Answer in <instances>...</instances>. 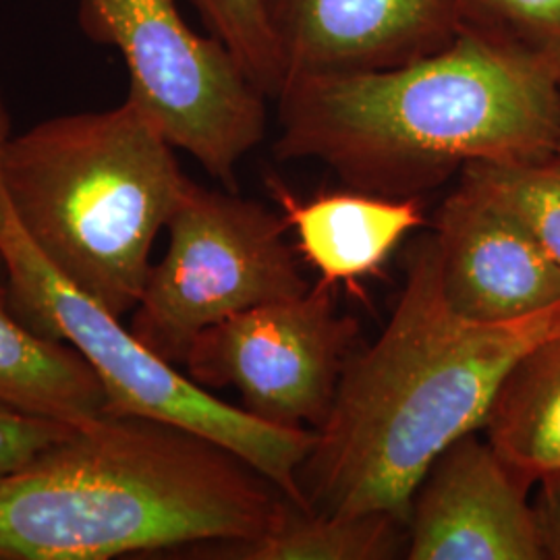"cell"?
<instances>
[{
    "instance_id": "6da1fadb",
    "label": "cell",
    "mask_w": 560,
    "mask_h": 560,
    "mask_svg": "<svg viewBox=\"0 0 560 560\" xmlns=\"http://www.w3.org/2000/svg\"><path fill=\"white\" fill-rule=\"evenodd\" d=\"M279 161H318L349 189L421 198L471 162L541 161L560 145V75L460 30L407 65L287 81Z\"/></svg>"
},
{
    "instance_id": "7a4b0ae2",
    "label": "cell",
    "mask_w": 560,
    "mask_h": 560,
    "mask_svg": "<svg viewBox=\"0 0 560 560\" xmlns=\"http://www.w3.org/2000/svg\"><path fill=\"white\" fill-rule=\"evenodd\" d=\"M560 335V305L483 324L451 310L434 235L407 252V279L381 337L347 363L332 413L303 463L312 511L409 517L411 497L451 444L481 432L515 363Z\"/></svg>"
},
{
    "instance_id": "3957f363",
    "label": "cell",
    "mask_w": 560,
    "mask_h": 560,
    "mask_svg": "<svg viewBox=\"0 0 560 560\" xmlns=\"http://www.w3.org/2000/svg\"><path fill=\"white\" fill-rule=\"evenodd\" d=\"M284 499L221 442L104 413L0 476V559L106 560L252 540Z\"/></svg>"
},
{
    "instance_id": "277c9868",
    "label": "cell",
    "mask_w": 560,
    "mask_h": 560,
    "mask_svg": "<svg viewBox=\"0 0 560 560\" xmlns=\"http://www.w3.org/2000/svg\"><path fill=\"white\" fill-rule=\"evenodd\" d=\"M2 180L23 231L65 279L122 318L140 303L154 241L189 177L175 148L125 98L11 136Z\"/></svg>"
},
{
    "instance_id": "5b68a950",
    "label": "cell",
    "mask_w": 560,
    "mask_h": 560,
    "mask_svg": "<svg viewBox=\"0 0 560 560\" xmlns=\"http://www.w3.org/2000/svg\"><path fill=\"white\" fill-rule=\"evenodd\" d=\"M11 136V113L0 85V261L15 316L42 337L71 345L92 363L108 395L106 413L150 416L221 442L289 501L305 506L301 467L318 432L272 425L241 405L217 399L177 365L141 347L129 326L65 279L23 231L7 198L2 152Z\"/></svg>"
},
{
    "instance_id": "8992f818",
    "label": "cell",
    "mask_w": 560,
    "mask_h": 560,
    "mask_svg": "<svg viewBox=\"0 0 560 560\" xmlns=\"http://www.w3.org/2000/svg\"><path fill=\"white\" fill-rule=\"evenodd\" d=\"M80 25L115 46L127 98L175 150L237 191L241 161L266 138V94L217 36L194 32L177 0H81Z\"/></svg>"
},
{
    "instance_id": "52a82bcc",
    "label": "cell",
    "mask_w": 560,
    "mask_h": 560,
    "mask_svg": "<svg viewBox=\"0 0 560 560\" xmlns=\"http://www.w3.org/2000/svg\"><path fill=\"white\" fill-rule=\"evenodd\" d=\"M166 231V254L150 270L129 330L171 365H183L210 326L310 291L282 214L237 191L189 179Z\"/></svg>"
},
{
    "instance_id": "ba28073f",
    "label": "cell",
    "mask_w": 560,
    "mask_h": 560,
    "mask_svg": "<svg viewBox=\"0 0 560 560\" xmlns=\"http://www.w3.org/2000/svg\"><path fill=\"white\" fill-rule=\"evenodd\" d=\"M360 324L337 314L332 287L235 314L203 330L183 361L201 388L233 386L254 418L320 432L332 413Z\"/></svg>"
},
{
    "instance_id": "9c48e42d",
    "label": "cell",
    "mask_w": 560,
    "mask_h": 560,
    "mask_svg": "<svg viewBox=\"0 0 560 560\" xmlns=\"http://www.w3.org/2000/svg\"><path fill=\"white\" fill-rule=\"evenodd\" d=\"M527 490L478 432L453 442L411 497L405 559L546 560Z\"/></svg>"
},
{
    "instance_id": "30bf717a",
    "label": "cell",
    "mask_w": 560,
    "mask_h": 560,
    "mask_svg": "<svg viewBox=\"0 0 560 560\" xmlns=\"http://www.w3.org/2000/svg\"><path fill=\"white\" fill-rule=\"evenodd\" d=\"M264 4L284 83L393 69L441 52L460 34L457 0H264Z\"/></svg>"
},
{
    "instance_id": "8fae6325",
    "label": "cell",
    "mask_w": 560,
    "mask_h": 560,
    "mask_svg": "<svg viewBox=\"0 0 560 560\" xmlns=\"http://www.w3.org/2000/svg\"><path fill=\"white\" fill-rule=\"evenodd\" d=\"M444 300L483 324L513 322L560 305V268L480 189L459 179L434 221Z\"/></svg>"
},
{
    "instance_id": "7c38bea8",
    "label": "cell",
    "mask_w": 560,
    "mask_h": 560,
    "mask_svg": "<svg viewBox=\"0 0 560 560\" xmlns=\"http://www.w3.org/2000/svg\"><path fill=\"white\" fill-rule=\"evenodd\" d=\"M266 187L295 233L301 256L320 272V284L332 289L378 275L400 241L425 221L420 198L347 189L300 200L277 177H268Z\"/></svg>"
},
{
    "instance_id": "4fadbf2b",
    "label": "cell",
    "mask_w": 560,
    "mask_h": 560,
    "mask_svg": "<svg viewBox=\"0 0 560 560\" xmlns=\"http://www.w3.org/2000/svg\"><path fill=\"white\" fill-rule=\"evenodd\" d=\"M0 402L23 413L83 425L106 413L108 395L92 363L15 316L0 289Z\"/></svg>"
},
{
    "instance_id": "5bb4252c",
    "label": "cell",
    "mask_w": 560,
    "mask_h": 560,
    "mask_svg": "<svg viewBox=\"0 0 560 560\" xmlns=\"http://www.w3.org/2000/svg\"><path fill=\"white\" fill-rule=\"evenodd\" d=\"M523 486L560 471V335L525 353L494 397L481 428Z\"/></svg>"
},
{
    "instance_id": "9a60e30c",
    "label": "cell",
    "mask_w": 560,
    "mask_h": 560,
    "mask_svg": "<svg viewBox=\"0 0 560 560\" xmlns=\"http://www.w3.org/2000/svg\"><path fill=\"white\" fill-rule=\"evenodd\" d=\"M210 559H405L407 521L386 511L330 515L284 499L277 520L252 540L208 544Z\"/></svg>"
},
{
    "instance_id": "2e32d148",
    "label": "cell",
    "mask_w": 560,
    "mask_h": 560,
    "mask_svg": "<svg viewBox=\"0 0 560 560\" xmlns=\"http://www.w3.org/2000/svg\"><path fill=\"white\" fill-rule=\"evenodd\" d=\"M534 237L560 268V156L471 162L459 175Z\"/></svg>"
},
{
    "instance_id": "e0dca14e",
    "label": "cell",
    "mask_w": 560,
    "mask_h": 560,
    "mask_svg": "<svg viewBox=\"0 0 560 560\" xmlns=\"http://www.w3.org/2000/svg\"><path fill=\"white\" fill-rule=\"evenodd\" d=\"M460 30L513 46L560 75V0H457Z\"/></svg>"
},
{
    "instance_id": "ac0fdd59",
    "label": "cell",
    "mask_w": 560,
    "mask_h": 560,
    "mask_svg": "<svg viewBox=\"0 0 560 560\" xmlns=\"http://www.w3.org/2000/svg\"><path fill=\"white\" fill-rule=\"evenodd\" d=\"M210 34L226 44L266 98L277 101L284 85L279 46L264 0H194Z\"/></svg>"
},
{
    "instance_id": "d6986e66",
    "label": "cell",
    "mask_w": 560,
    "mask_h": 560,
    "mask_svg": "<svg viewBox=\"0 0 560 560\" xmlns=\"http://www.w3.org/2000/svg\"><path fill=\"white\" fill-rule=\"evenodd\" d=\"M73 428V423L23 413L0 402V476L36 459L42 451L67 439Z\"/></svg>"
},
{
    "instance_id": "ffe728a7",
    "label": "cell",
    "mask_w": 560,
    "mask_h": 560,
    "mask_svg": "<svg viewBox=\"0 0 560 560\" xmlns=\"http://www.w3.org/2000/svg\"><path fill=\"white\" fill-rule=\"evenodd\" d=\"M540 492L534 501L546 560H560V471L538 483Z\"/></svg>"
},
{
    "instance_id": "44dd1931",
    "label": "cell",
    "mask_w": 560,
    "mask_h": 560,
    "mask_svg": "<svg viewBox=\"0 0 560 560\" xmlns=\"http://www.w3.org/2000/svg\"><path fill=\"white\" fill-rule=\"evenodd\" d=\"M0 270H2V261H0Z\"/></svg>"
},
{
    "instance_id": "7402d4cb",
    "label": "cell",
    "mask_w": 560,
    "mask_h": 560,
    "mask_svg": "<svg viewBox=\"0 0 560 560\" xmlns=\"http://www.w3.org/2000/svg\"><path fill=\"white\" fill-rule=\"evenodd\" d=\"M557 154H559V156H560V145H559V152H557Z\"/></svg>"
}]
</instances>
